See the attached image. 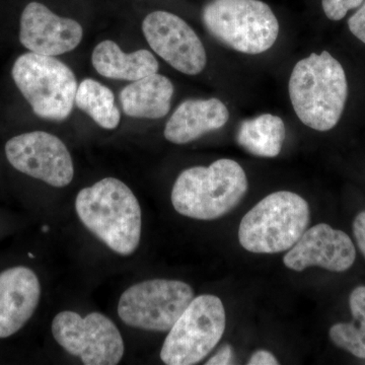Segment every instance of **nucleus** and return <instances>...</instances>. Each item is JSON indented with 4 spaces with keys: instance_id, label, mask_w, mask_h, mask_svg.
Listing matches in <instances>:
<instances>
[{
    "instance_id": "nucleus-1",
    "label": "nucleus",
    "mask_w": 365,
    "mask_h": 365,
    "mask_svg": "<svg viewBox=\"0 0 365 365\" xmlns=\"http://www.w3.org/2000/svg\"><path fill=\"white\" fill-rule=\"evenodd\" d=\"M78 218L115 253L129 256L138 248L143 228L141 208L125 182L105 178L81 189L76 199Z\"/></svg>"
},
{
    "instance_id": "nucleus-22",
    "label": "nucleus",
    "mask_w": 365,
    "mask_h": 365,
    "mask_svg": "<svg viewBox=\"0 0 365 365\" xmlns=\"http://www.w3.org/2000/svg\"><path fill=\"white\" fill-rule=\"evenodd\" d=\"M349 307L354 321L352 325L365 333V287L353 290L349 297Z\"/></svg>"
},
{
    "instance_id": "nucleus-12",
    "label": "nucleus",
    "mask_w": 365,
    "mask_h": 365,
    "mask_svg": "<svg viewBox=\"0 0 365 365\" xmlns=\"http://www.w3.org/2000/svg\"><path fill=\"white\" fill-rule=\"evenodd\" d=\"M356 250L349 235L327 223H319L302 234L289 249L283 263L290 270L321 267L332 272H344L352 267Z\"/></svg>"
},
{
    "instance_id": "nucleus-25",
    "label": "nucleus",
    "mask_w": 365,
    "mask_h": 365,
    "mask_svg": "<svg viewBox=\"0 0 365 365\" xmlns=\"http://www.w3.org/2000/svg\"><path fill=\"white\" fill-rule=\"evenodd\" d=\"M234 359V353L230 345H225L220 348V351L216 353L215 356L206 362V365H227L232 364Z\"/></svg>"
},
{
    "instance_id": "nucleus-15",
    "label": "nucleus",
    "mask_w": 365,
    "mask_h": 365,
    "mask_svg": "<svg viewBox=\"0 0 365 365\" xmlns=\"http://www.w3.org/2000/svg\"><path fill=\"white\" fill-rule=\"evenodd\" d=\"M230 112L218 98L187 100L175 110L163 135L170 143L186 144L227 123Z\"/></svg>"
},
{
    "instance_id": "nucleus-5",
    "label": "nucleus",
    "mask_w": 365,
    "mask_h": 365,
    "mask_svg": "<svg viewBox=\"0 0 365 365\" xmlns=\"http://www.w3.org/2000/svg\"><path fill=\"white\" fill-rule=\"evenodd\" d=\"M202 21L218 42L245 54L268 51L279 34L277 18L261 0H210Z\"/></svg>"
},
{
    "instance_id": "nucleus-14",
    "label": "nucleus",
    "mask_w": 365,
    "mask_h": 365,
    "mask_svg": "<svg viewBox=\"0 0 365 365\" xmlns=\"http://www.w3.org/2000/svg\"><path fill=\"white\" fill-rule=\"evenodd\" d=\"M41 297L39 278L18 266L0 273V339L19 332L32 318Z\"/></svg>"
},
{
    "instance_id": "nucleus-2",
    "label": "nucleus",
    "mask_w": 365,
    "mask_h": 365,
    "mask_svg": "<svg viewBox=\"0 0 365 365\" xmlns=\"http://www.w3.org/2000/svg\"><path fill=\"white\" fill-rule=\"evenodd\" d=\"M288 90L295 114L309 128L329 131L340 121L348 98L347 78L340 62L328 51L299 60Z\"/></svg>"
},
{
    "instance_id": "nucleus-6",
    "label": "nucleus",
    "mask_w": 365,
    "mask_h": 365,
    "mask_svg": "<svg viewBox=\"0 0 365 365\" xmlns=\"http://www.w3.org/2000/svg\"><path fill=\"white\" fill-rule=\"evenodd\" d=\"M16 88L38 117L64 121L71 114L78 83L73 71L52 56L29 52L14 63Z\"/></svg>"
},
{
    "instance_id": "nucleus-16",
    "label": "nucleus",
    "mask_w": 365,
    "mask_h": 365,
    "mask_svg": "<svg viewBox=\"0 0 365 365\" xmlns=\"http://www.w3.org/2000/svg\"><path fill=\"white\" fill-rule=\"evenodd\" d=\"M174 86L163 74H150L132 81L120 91V102L126 116L138 119H160L170 112Z\"/></svg>"
},
{
    "instance_id": "nucleus-19",
    "label": "nucleus",
    "mask_w": 365,
    "mask_h": 365,
    "mask_svg": "<svg viewBox=\"0 0 365 365\" xmlns=\"http://www.w3.org/2000/svg\"><path fill=\"white\" fill-rule=\"evenodd\" d=\"M74 104L98 126L108 130L117 128L121 120L114 93L95 79L86 78L79 83Z\"/></svg>"
},
{
    "instance_id": "nucleus-23",
    "label": "nucleus",
    "mask_w": 365,
    "mask_h": 365,
    "mask_svg": "<svg viewBox=\"0 0 365 365\" xmlns=\"http://www.w3.org/2000/svg\"><path fill=\"white\" fill-rule=\"evenodd\" d=\"M350 32L365 44V1L348 20Z\"/></svg>"
},
{
    "instance_id": "nucleus-20",
    "label": "nucleus",
    "mask_w": 365,
    "mask_h": 365,
    "mask_svg": "<svg viewBox=\"0 0 365 365\" xmlns=\"http://www.w3.org/2000/svg\"><path fill=\"white\" fill-rule=\"evenodd\" d=\"M330 338L338 347L365 359V333L357 330L352 323H338L331 327Z\"/></svg>"
},
{
    "instance_id": "nucleus-4",
    "label": "nucleus",
    "mask_w": 365,
    "mask_h": 365,
    "mask_svg": "<svg viewBox=\"0 0 365 365\" xmlns=\"http://www.w3.org/2000/svg\"><path fill=\"white\" fill-rule=\"evenodd\" d=\"M309 204L289 191L262 199L242 217L239 241L254 254H276L292 249L307 230Z\"/></svg>"
},
{
    "instance_id": "nucleus-3",
    "label": "nucleus",
    "mask_w": 365,
    "mask_h": 365,
    "mask_svg": "<svg viewBox=\"0 0 365 365\" xmlns=\"http://www.w3.org/2000/svg\"><path fill=\"white\" fill-rule=\"evenodd\" d=\"M247 190L248 179L241 165L222 158L208 167H193L182 172L170 198L180 215L213 220L237 207Z\"/></svg>"
},
{
    "instance_id": "nucleus-17",
    "label": "nucleus",
    "mask_w": 365,
    "mask_h": 365,
    "mask_svg": "<svg viewBox=\"0 0 365 365\" xmlns=\"http://www.w3.org/2000/svg\"><path fill=\"white\" fill-rule=\"evenodd\" d=\"M91 63L100 76L106 78L135 81L158 73V62L146 49L125 53L116 42L105 40L98 43L91 54Z\"/></svg>"
},
{
    "instance_id": "nucleus-18",
    "label": "nucleus",
    "mask_w": 365,
    "mask_h": 365,
    "mask_svg": "<svg viewBox=\"0 0 365 365\" xmlns=\"http://www.w3.org/2000/svg\"><path fill=\"white\" fill-rule=\"evenodd\" d=\"M285 125L280 117L272 114L245 120L237 129V141L244 150L260 158H275L284 143Z\"/></svg>"
},
{
    "instance_id": "nucleus-24",
    "label": "nucleus",
    "mask_w": 365,
    "mask_h": 365,
    "mask_svg": "<svg viewBox=\"0 0 365 365\" xmlns=\"http://www.w3.org/2000/svg\"><path fill=\"white\" fill-rule=\"evenodd\" d=\"M353 234L357 246L365 258V211L359 213L353 222Z\"/></svg>"
},
{
    "instance_id": "nucleus-21",
    "label": "nucleus",
    "mask_w": 365,
    "mask_h": 365,
    "mask_svg": "<svg viewBox=\"0 0 365 365\" xmlns=\"http://www.w3.org/2000/svg\"><path fill=\"white\" fill-rule=\"evenodd\" d=\"M364 0H322L324 13L331 21H340L348 11L361 6Z\"/></svg>"
},
{
    "instance_id": "nucleus-27",
    "label": "nucleus",
    "mask_w": 365,
    "mask_h": 365,
    "mask_svg": "<svg viewBox=\"0 0 365 365\" xmlns=\"http://www.w3.org/2000/svg\"><path fill=\"white\" fill-rule=\"evenodd\" d=\"M43 230H44V232H48V230H49V227H43Z\"/></svg>"
},
{
    "instance_id": "nucleus-7",
    "label": "nucleus",
    "mask_w": 365,
    "mask_h": 365,
    "mask_svg": "<svg viewBox=\"0 0 365 365\" xmlns=\"http://www.w3.org/2000/svg\"><path fill=\"white\" fill-rule=\"evenodd\" d=\"M225 326L227 317L220 297H194L170 329L160 350V359L168 365L199 364L222 339Z\"/></svg>"
},
{
    "instance_id": "nucleus-11",
    "label": "nucleus",
    "mask_w": 365,
    "mask_h": 365,
    "mask_svg": "<svg viewBox=\"0 0 365 365\" xmlns=\"http://www.w3.org/2000/svg\"><path fill=\"white\" fill-rule=\"evenodd\" d=\"M143 32L151 50L176 71L196 76L205 68L207 55L202 41L176 14L153 11L144 18Z\"/></svg>"
},
{
    "instance_id": "nucleus-8",
    "label": "nucleus",
    "mask_w": 365,
    "mask_h": 365,
    "mask_svg": "<svg viewBox=\"0 0 365 365\" xmlns=\"http://www.w3.org/2000/svg\"><path fill=\"white\" fill-rule=\"evenodd\" d=\"M193 299V288L182 281L146 280L125 290L118 304V314L132 328L165 332Z\"/></svg>"
},
{
    "instance_id": "nucleus-9",
    "label": "nucleus",
    "mask_w": 365,
    "mask_h": 365,
    "mask_svg": "<svg viewBox=\"0 0 365 365\" xmlns=\"http://www.w3.org/2000/svg\"><path fill=\"white\" fill-rule=\"evenodd\" d=\"M55 341L86 365H116L124 355V341L112 319L100 313L81 318L61 312L52 323Z\"/></svg>"
},
{
    "instance_id": "nucleus-26",
    "label": "nucleus",
    "mask_w": 365,
    "mask_h": 365,
    "mask_svg": "<svg viewBox=\"0 0 365 365\" xmlns=\"http://www.w3.org/2000/svg\"><path fill=\"white\" fill-rule=\"evenodd\" d=\"M249 365H275L279 364L276 357L272 353L266 351V350H259L255 352L250 359Z\"/></svg>"
},
{
    "instance_id": "nucleus-13",
    "label": "nucleus",
    "mask_w": 365,
    "mask_h": 365,
    "mask_svg": "<svg viewBox=\"0 0 365 365\" xmlns=\"http://www.w3.org/2000/svg\"><path fill=\"white\" fill-rule=\"evenodd\" d=\"M83 37L81 24L57 16L40 2H30L21 13L20 41L30 52L58 56L73 51Z\"/></svg>"
},
{
    "instance_id": "nucleus-10",
    "label": "nucleus",
    "mask_w": 365,
    "mask_h": 365,
    "mask_svg": "<svg viewBox=\"0 0 365 365\" xmlns=\"http://www.w3.org/2000/svg\"><path fill=\"white\" fill-rule=\"evenodd\" d=\"M7 160L19 172L56 188L68 186L73 180L71 153L58 137L45 131L28 132L9 139Z\"/></svg>"
}]
</instances>
